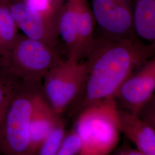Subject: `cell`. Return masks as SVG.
Here are the masks:
<instances>
[{
    "mask_svg": "<svg viewBox=\"0 0 155 155\" xmlns=\"http://www.w3.org/2000/svg\"><path fill=\"white\" fill-rule=\"evenodd\" d=\"M155 50L136 38L95 39L86 59L83 88L72 107L77 115L83 108L102 100L115 98L123 83L147 61Z\"/></svg>",
    "mask_w": 155,
    "mask_h": 155,
    "instance_id": "cell-1",
    "label": "cell"
},
{
    "mask_svg": "<svg viewBox=\"0 0 155 155\" xmlns=\"http://www.w3.org/2000/svg\"><path fill=\"white\" fill-rule=\"evenodd\" d=\"M81 140L78 155H110L122 134L120 108L116 98L102 100L83 108L72 127Z\"/></svg>",
    "mask_w": 155,
    "mask_h": 155,
    "instance_id": "cell-2",
    "label": "cell"
},
{
    "mask_svg": "<svg viewBox=\"0 0 155 155\" xmlns=\"http://www.w3.org/2000/svg\"><path fill=\"white\" fill-rule=\"evenodd\" d=\"M61 59L56 48L19 34L0 66L29 85L41 86L46 74Z\"/></svg>",
    "mask_w": 155,
    "mask_h": 155,
    "instance_id": "cell-3",
    "label": "cell"
},
{
    "mask_svg": "<svg viewBox=\"0 0 155 155\" xmlns=\"http://www.w3.org/2000/svg\"><path fill=\"white\" fill-rule=\"evenodd\" d=\"M41 86L22 83L12 97L6 113L0 138V154L33 155L30 120L34 95Z\"/></svg>",
    "mask_w": 155,
    "mask_h": 155,
    "instance_id": "cell-4",
    "label": "cell"
},
{
    "mask_svg": "<svg viewBox=\"0 0 155 155\" xmlns=\"http://www.w3.org/2000/svg\"><path fill=\"white\" fill-rule=\"evenodd\" d=\"M86 61L67 58L52 68L44 78L41 93L56 113L61 116L77 100L83 88Z\"/></svg>",
    "mask_w": 155,
    "mask_h": 155,
    "instance_id": "cell-5",
    "label": "cell"
},
{
    "mask_svg": "<svg viewBox=\"0 0 155 155\" xmlns=\"http://www.w3.org/2000/svg\"><path fill=\"white\" fill-rule=\"evenodd\" d=\"M89 2L101 33L100 38H136L133 30V0H89Z\"/></svg>",
    "mask_w": 155,
    "mask_h": 155,
    "instance_id": "cell-6",
    "label": "cell"
},
{
    "mask_svg": "<svg viewBox=\"0 0 155 155\" xmlns=\"http://www.w3.org/2000/svg\"><path fill=\"white\" fill-rule=\"evenodd\" d=\"M58 2L53 9L47 11L35 9L24 1H9V6L22 35L56 48L59 40L56 16Z\"/></svg>",
    "mask_w": 155,
    "mask_h": 155,
    "instance_id": "cell-7",
    "label": "cell"
},
{
    "mask_svg": "<svg viewBox=\"0 0 155 155\" xmlns=\"http://www.w3.org/2000/svg\"><path fill=\"white\" fill-rule=\"evenodd\" d=\"M155 95V56L123 83L116 95L120 108L139 114Z\"/></svg>",
    "mask_w": 155,
    "mask_h": 155,
    "instance_id": "cell-8",
    "label": "cell"
},
{
    "mask_svg": "<svg viewBox=\"0 0 155 155\" xmlns=\"http://www.w3.org/2000/svg\"><path fill=\"white\" fill-rule=\"evenodd\" d=\"M61 119V116L56 113L45 100L40 87L33 97L30 120L31 146L32 155H36L41 145L48 138Z\"/></svg>",
    "mask_w": 155,
    "mask_h": 155,
    "instance_id": "cell-9",
    "label": "cell"
},
{
    "mask_svg": "<svg viewBox=\"0 0 155 155\" xmlns=\"http://www.w3.org/2000/svg\"><path fill=\"white\" fill-rule=\"evenodd\" d=\"M122 133L144 155H155V132L139 114L120 109Z\"/></svg>",
    "mask_w": 155,
    "mask_h": 155,
    "instance_id": "cell-10",
    "label": "cell"
},
{
    "mask_svg": "<svg viewBox=\"0 0 155 155\" xmlns=\"http://www.w3.org/2000/svg\"><path fill=\"white\" fill-rule=\"evenodd\" d=\"M56 16L58 38L64 45L67 58L82 61L79 56L77 21L73 0H59Z\"/></svg>",
    "mask_w": 155,
    "mask_h": 155,
    "instance_id": "cell-11",
    "label": "cell"
},
{
    "mask_svg": "<svg viewBox=\"0 0 155 155\" xmlns=\"http://www.w3.org/2000/svg\"><path fill=\"white\" fill-rule=\"evenodd\" d=\"M133 30L137 39L155 50V0H133Z\"/></svg>",
    "mask_w": 155,
    "mask_h": 155,
    "instance_id": "cell-12",
    "label": "cell"
},
{
    "mask_svg": "<svg viewBox=\"0 0 155 155\" xmlns=\"http://www.w3.org/2000/svg\"><path fill=\"white\" fill-rule=\"evenodd\" d=\"M76 12L78 33L79 56L86 59L94 46L95 25L89 0H73Z\"/></svg>",
    "mask_w": 155,
    "mask_h": 155,
    "instance_id": "cell-13",
    "label": "cell"
},
{
    "mask_svg": "<svg viewBox=\"0 0 155 155\" xmlns=\"http://www.w3.org/2000/svg\"><path fill=\"white\" fill-rule=\"evenodd\" d=\"M18 30L9 1L0 0V58L5 56L15 45L20 34Z\"/></svg>",
    "mask_w": 155,
    "mask_h": 155,
    "instance_id": "cell-14",
    "label": "cell"
},
{
    "mask_svg": "<svg viewBox=\"0 0 155 155\" xmlns=\"http://www.w3.org/2000/svg\"><path fill=\"white\" fill-rule=\"evenodd\" d=\"M22 83L20 79L0 66V138L9 104Z\"/></svg>",
    "mask_w": 155,
    "mask_h": 155,
    "instance_id": "cell-15",
    "label": "cell"
},
{
    "mask_svg": "<svg viewBox=\"0 0 155 155\" xmlns=\"http://www.w3.org/2000/svg\"><path fill=\"white\" fill-rule=\"evenodd\" d=\"M66 133L64 122L61 119L48 138L41 145L36 155H55Z\"/></svg>",
    "mask_w": 155,
    "mask_h": 155,
    "instance_id": "cell-16",
    "label": "cell"
},
{
    "mask_svg": "<svg viewBox=\"0 0 155 155\" xmlns=\"http://www.w3.org/2000/svg\"><path fill=\"white\" fill-rule=\"evenodd\" d=\"M81 149V140L72 129L66 132L55 155H78Z\"/></svg>",
    "mask_w": 155,
    "mask_h": 155,
    "instance_id": "cell-17",
    "label": "cell"
},
{
    "mask_svg": "<svg viewBox=\"0 0 155 155\" xmlns=\"http://www.w3.org/2000/svg\"><path fill=\"white\" fill-rule=\"evenodd\" d=\"M139 114L150 124L155 132V95Z\"/></svg>",
    "mask_w": 155,
    "mask_h": 155,
    "instance_id": "cell-18",
    "label": "cell"
},
{
    "mask_svg": "<svg viewBox=\"0 0 155 155\" xmlns=\"http://www.w3.org/2000/svg\"><path fill=\"white\" fill-rule=\"evenodd\" d=\"M110 155H144L134 147L127 144H122L114 150Z\"/></svg>",
    "mask_w": 155,
    "mask_h": 155,
    "instance_id": "cell-19",
    "label": "cell"
},
{
    "mask_svg": "<svg viewBox=\"0 0 155 155\" xmlns=\"http://www.w3.org/2000/svg\"><path fill=\"white\" fill-rule=\"evenodd\" d=\"M8 1H25V0H7Z\"/></svg>",
    "mask_w": 155,
    "mask_h": 155,
    "instance_id": "cell-20",
    "label": "cell"
},
{
    "mask_svg": "<svg viewBox=\"0 0 155 155\" xmlns=\"http://www.w3.org/2000/svg\"><path fill=\"white\" fill-rule=\"evenodd\" d=\"M0 155H1V154H0Z\"/></svg>",
    "mask_w": 155,
    "mask_h": 155,
    "instance_id": "cell-21",
    "label": "cell"
}]
</instances>
